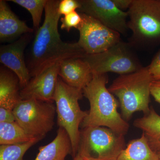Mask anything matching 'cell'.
<instances>
[{
  "label": "cell",
  "mask_w": 160,
  "mask_h": 160,
  "mask_svg": "<svg viewBox=\"0 0 160 160\" xmlns=\"http://www.w3.org/2000/svg\"><path fill=\"white\" fill-rule=\"evenodd\" d=\"M82 22L78 29V43L87 54H98L106 51L121 41V34L109 29L98 20L80 13Z\"/></svg>",
  "instance_id": "9c48e42d"
},
{
  "label": "cell",
  "mask_w": 160,
  "mask_h": 160,
  "mask_svg": "<svg viewBox=\"0 0 160 160\" xmlns=\"http://www.w3.org/2000/svg\"><path fill=\"white\" fill-rule=\"evenodd\" d=\"M112 1L119 9L123 11H125L126 9L128 10L132 2V0H112Z\"/></svg>",
  "instance_id": "4316f807"
},
{
  "label": "cell",
  "mask_w": 160,
  "mask_h": 160,
  "mask_svg": "<svg viewBox=\"0 0 160 160\" xmlns=\"http://www.w3.org/2000/svg\"><path fill=\"white\" fill-rule=\"evenodd\" d=\"M19 80L13 72L5 67L0 69V108L13 111L22 100Z\"/></svg>",
  "instance_id": "9a60e30c"
},
{
  "label": "cell",
  "mask_w": 160,
  "mask_h": 160,
  "mask_svg": "<svg viewBox=\"0 0 160 160\" xmlns=\"http://www.w3.org/2000/svg\"><path fill=\"white\" fill-rule=\"evenodd\" d=\"M154 81L147 67L129 74L120 75L108 89L118 98L122 117L129 121L138 111L145 115L150 111V87Z\"/></svg>",
  "instance_id": "3957f363"
},
{
  "label": "cell",
  "mask_w": 160,
  "mask_h": 160,
  "mask_svg": "<svg viewBox=\"0 0 160 160\" xmlns=\"http://www.w3.org/2000/svg\"><path fill=\"white\" fill-rule=\"evenodd\" d=\"M16 122L13 111L0 108V122Z\"/></svg>",
  "instance_id": "d4e9b609"
},
{
  "label": "cell",
  "mask_w": 160,
  "mask_h": 160,
  "mask_svg": "<svg viewBox=\"0 0 160 160\" xmlns=\"http://www.w3.org/2000/svg\"><path fill=\"white\" fill-rule=\"evenodd\" d=\"M72 154V146L68 133L59 127L54 139L46 146H41L34 160H66Z\"/></svg>",
  "instance_id": "2e32d148"
},
{
  "label": "cell",
  "mask_w": 160,
  "mask_h": 160,
  "mask_svg": "<svg viewBox=\"0 0 160 160\" xmlns=\"http://www.w3.org/2000/svg\"><path fill=\"white\" fill-rule=\"evenodd\" d=\"M150 92L155 100L160 104V80L152 81L150 87Z\"/></svg>",
  "instance_id": "484cf974"
},
{
  "label": "cell",
  "mask_w": 160,
  "mask_h": 160,
  "mask_svg": "<svg viewBox=\"0 0 160 160\" xmlns=\"http://www.w3.org/2000/svg\"><path fill=\"white\" fill-rule=\"evenodd\" d=\"M34 29L27 26L12 11L7 1H0V41L12 43L23 35L33 33Z\"/></svg>",
  "instance_id": "5bb4252c"
},
{
  "label": "cell",
  "mask_w": 160,
  "mask_h": 160,
  "mask_svg": "<svg viewBox=\"0 0 160 160\" xmlns=\"http://www.w3.org/2000/svg\"><path fill=\"white\" fill-rule=\"evenodd\" d=\"M61 62L52 64L32 78L26 87L21 89L22 100L36 99L53 103Z\"/></svg>",
  "instance_id": "7c38bea8"
},
{
  "label": "cell",
  "mask_w": 160,
  "mask_h": 160,
  "mask_svg": "<svg viewBox=\"0 0 160 160\" xmlns=\"http://www.w3.org/2000/svg\"><path fill=\"white\" fill-rule=\"evenodd\" d=\"M90 82L83 89V94L90 104L88 114L81 124L82 128L105 127L125 136L129 129L127 121L118 111V102L106 87L107 74L92 73Z\"/></svg>",
  "instance_id": "7a4b0ae2"
},
{
  "label": "cell",
  "mask_w": 160,
  "mask_h": 160,
  "mask_svg": "<svg viewBox=\"0 0 160 160\" xmlns=\"http://www.w3.org/2000/svg\"><path fill=\"white\" fill-rule=\"evenodd\" d=\"M42 139L37 138L22 144L1 145L0 160H25L23 158L26 152Z\"/></svg>",
  "instance_id": "ffe728a7"
},
{
  "label": "cell",
  "mask_w": 160,
  "mask_h": 160,
  "mask_svg": "<svg viewBox=\"0 0 160 160\" xmlns=\"http://www.w3.org/2000/svg\"><path fill=\"white\" fill-rule=\"evenodd\" d=\"M60 2L47 1L44 22L36 31L26 62L31 78L54 63L71 58H83L87 54L78 42H65L61 39L58 29L61 16L58 10Z\"/></svg>",
  "instance_id": "6da1fadb"
},
{
  "label": "cell",
  "mask_w": 160,
  "mask_h": 160,
  "mask_svg": "<svg viewBox=\"0 0 160 160\" xmlns=\"http://www.w3.org/2000/svg\"><path fill=\"white\" fill-rule=\"evenodd\" d=\"M36 138H37L32 137L28 134L16 122H0L1 145L22 144Z\"/></svg>",
  "instance_id": "d6986e66"
},
{
  "label": "cell",
  "mask_w": 160,
  "mask_h": 160,
  "mask_svg": "<svg viewBox=\"0 0 160 160\" xmlns=\"http://www.w3.org/2000/svg\"><path fill=\"white\" fill-rule=\"evenodd\" d=\"M83 91L66 84L59 77L54 95L58 124L67 132L72 146V158L77 154L80 139L79 127L88 114L80 108Z\"/></svg>",
  "instance_id": "5b68a950"
},
{
  "label": "cell",
  "mask_w": 160,
  "mask_h": 160,
  "mask_svg": "<svg viewBox=\"0 0 160 160\" xmlns=\"http://www.w3.org/2000/svg\"><path fill=\"white\" fill-rule=\"evenodd\" d=\"M117 160H159L152 150L144 133L139 138L131 140L121 152Z\"/></svg>",
  "instance_id": "ac0fdd59"
},
{
  "label": "cell",
  "mask_w": 160,
  "mask_h": 160,
  "mask_svg": "<svg viewBox=\"0 0 160 160\" xmlns=\"http://www.w3.org/2000/svg\"><path fill=\"white\" fill-rule=\"evenodd\" d=\"M132 49L129 43L121 40L106 51L98 54H86L82 58L89 64L92 73L129 74L143 67Z\"/></svg>",
  "instance_id": "52a82bcc"
},
{
  "label": "cell",
  "mask_w": 160,
  "mask_h": 160,
  "mask_svg": "<svg viewBox=\"0 0 160 160\" xmlns=\"http://www.w3.org/2000/svg\"><path fill=\"white\" fill-rule=\"evenodd\" d=\"M32 38V33H27L14 42L0 47V62L17 76L21 89L31 79L24 53Z\"/></svg>",
  "instance_id": "8fae6325"
},
{
  "label": "cell",
  "mask_w": 160,
  "mask_h": 160,
  "mask_svg": "<svg viewBox=\"0 0 160 160\" xmlns=\"http://www.w3.org/2000/svg\"><path fill=\"white\" fill-rule=\"evenodd\" d=\"M92 76L89 64L82 58H71L61 62L59 76L69 86L83 90Z\"/></svg>",
  "instance_id": "4fadbf2b"
},
{
  "label": "cell",
  "mask_w": 160,
  "mask_h": 160,
  "mask_svg": "<svg viewBox=\"0 0 160 160\" xmlns=\"http://www.w3.org/2000/svg\"><path fill=\"white\" fill-rule=\"evenodd\" d=\"M79 13L89 16L120 34L129 30L127 12L119 9L112 0H79Z\"/></svg>",
  "instance_id": "30bf717a"
},
{
  "label": "cell",
  "mask_w": 160,
  "mask_h": 160,
  "mask_svg": "<svg viewBox=\"0 0 160 160\" xmlns=\"http://www.w3.org/2000/svg\"><path fill=\"white\" fill-rule=\"evenodd\" d=\"M80 7L79 0H62L59 4L58 10L61 15L65 16L76 11Z\"/></svg>",
  "instance_id": "603a6c76"
},
{
  "label": "cell",
  "mask_w": 160,
  "mask_h": 160,
  "mask_svg": "<svg viewBox=\"0 0 160 160\" xmlns=\"http://www.w3.org/2000/svg\"><path fill=\"white\" fill-rule=\"evenodd\" d=\"M128 26L132 48H151L160 44V0H132Z\"/></svg>",
  "instance_id": "277c9868"
},
{
  "label": "cell",
  "mask_w": 160,
  "mask_h": 160,
  "mask_svg": "<svg viewBox=\"0 0 160 160\" xmlns=\"http://www.w3.org/2000/svg\"><path fill=\"white\" fill-rule=\"evenodd\" d=\"M154 81L160 80V49L154 56L151 63L147 66Z\"/></svg>",
  "instance_id": "cb8c5ba5"
},
{
  "label": "cell",
  "mask_w": 160,
  "mask_h": 160,
  "mask_svg": "<svg viewBox=\"0 0 160 160\" xmlns=\"http://www.w3.org/2000/svg\"><path fill=\"white\" fill-rule=\"evenodd\" d=\"M48 0H9L25 8L31 14L32 19L33 29L37 31L40 28L43 11L45 9Z\"/></svg>",
  "instance_id": "44dd1931"
},
{
  "label": "cell",
  "mask_w": 160,
  "mask_h": 160,
  "mask_svg": "<svg viewBox=\"0 0 160 160\" xmlns=\"http://www.w3.org/2000/svg\"><path fill=\"white\" fill-rule=\"evenodd\" d=\"M72 160H88L86 158L83 157L82 156L80 155L79 154H77L76 155L75 157L73 158Z\"/></svg>",
  "instance_id": "83f0119b"
},
{
  "label": "cell",
  "mask_w": 160,
  "mask_h": 160,
  "mask_svg": "<svg viewBox=\"0 0 160 160\" xmlns=\"http://www.w3.org/2000/svg\"><path fill=\"white\" fill-rule=\"evenodd\" d=\"M82 17L79 12L75 11L64 16L61 19V29L69 32L72 28L78 29L82 22Z\"/></svg>",
  "instance_id": "7402d4cb"
},
{
  "label": "cell",
  "mask_w": 160,
  "mask_h": 160,
  "mask_svg": "<svg viewBox=\"0 0 160 160\" xmlns=\"http://www.w3.org/2000/svg\"><path fill=\"white\" fill-rule=\"evenodd\" d=\"M16 122L33 138H45L53 129L56 107L53 103L22 100L13 109Z\"/></svg>",
  "instance_id": "ba28073f"
},
{
  "label": "cell",
  "mask_w": 160,
  "mask_h": 160,
  "mask_svg": "<svg viewBox=\"0 0 160 160\" xmlns=\"http://www.w3.org/2000/svg\"><path fill=\"white\" fill-rule=\"evenodd\" d=\"M157 153L158 157L159 160H160V150L158 151L157 152Z\"/></svg>",
  "instance_id": "f1b7e54d"
},
{
  "label": "cell",
  "mask_w": 160,
  "mask_h": 160,
  "mask_svg": "<svg viewBox=\"0 0 160 160\" xmlns=\"http://www.w3.org/2000/svg\"><path fill=\"white\" fill-rule=\"evenodd\" d=\"M133 126L142 130L151 149L155 152L160 150V116L152 107L148 114L137 119Z\"/></svg>",
  "instance_id": "e0dca14e"
},
{
  "label": "cell",
  "mask_w": 160,
  "mask_h": 160,
  "mask_svg": "<svg viewBox=\"0 0 160 160\" xmlns=\"http://www.w3.org/2000/svg\"><path fill=\"white\" fill-rule=\"evenodd\" d=\"M125 148L123 135L106 127H88L81 131L77 154L88 160H117Z\"/></svg>",
  "instance_id": "8992f818"
}]
</instances>
